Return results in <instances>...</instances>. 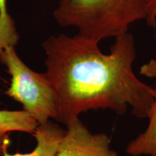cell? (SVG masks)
<instances>
[{
	"label": "cell",
	"mask_w": 156,
	"mask_h": 156,
	"mask_svg": "<svg viewBox=\"0 0 156 156\" xmlns=\"http://www.w3.org/2000/svg\"><path fill=\"white\" fill-rule=\"evenodd\" d=\"M46 73L56 96V121L67 125L90 110H108L123 116L129 109L147 119L155 101L153 87L133 70L135 41L129 33L115 38L110 53L99 42L76 34L51 36L42 44Z\"/></svg>",
	"instance_id": "obj_1"
},
{
	"label": "cell",
	"mask_w": 156,
	"mask_h": 156,
	"mask_svg": "<svg viewBox=\"0 0 156 156\" xmlns=\"http://www.w3.org/2000/svg\"><path fill=\"white\" fill-rule=\"evenodd\" d=\"M151 0H59L53 16L62 27L98 42L128 33L132 24L146 20Z\"/></svg>",
	"instance_id": "obj_2"
},
{
	"label": "cell",
	"mask_w": 156,
	"mask_h": 156,
	"mask_svg": "<svg viewBox=\"0 0 156 156\" xmlns=\"http://www.w3.org/2000/svg\"><path fill=\"white\" fill-rule=\"evenodd\" d=\"M0 62L7 68L11 83L5 94L20 103L38 124H44L57 114L55 91L46 73L29 68L17 55L15 46H9L0 51Z\"/></svg>",
	"instance_id": "obj_3"
},
{
	"label": "cell",
	"mask_w": 156,
	"mask_h": 156,
	"mask_svg": "<svg viewBox=\"0 0 156 156\" xmlns=\"http://www.w3.org/2000/svg\"><path fill=\"white\" fill-rule=\"evenodd\" d=\"M54 156H119L104 133H92L80 119L67 124Z\"/></svg>",
	"instance_id": "obj_4"
},
{
	"label": "cell",
	"mask_w": 156,
	"mask_h": 156,
	"mask_svg": "<svg viewBox=\"0 0 156 156\" xmlns=\"http://www.w3.org/2000/svg\"><path fill=\"white\" fill-rule=\"evenodd\" d=\"M65 132L66 129L48 120L37 126L34 133L37 145L31 153L12 155L6 151L4 156H54Z\"/></svg>",
	"instance_id": "obj_5"
},
{
	"label": "cell",
	"mask_w": 156,
	"mask_h": 156,
	"mask_svg": "<svg viewBox=\"0 0 156 156\" xmlns=\"http://www.w3.org/2000/svg\"><path fill=\"white\" fill-rule=\"evenodd\" d=\"M145 131L128 143L126 153L131 156H156V95L147 116Z\"/></svg>",
	"instance_id": "obj_6"
},
{
	"label": "cell",
	"mask_w": 156,
	"mask_h": 156,
	"mask_svg": "<svg viewBox=\"0 0 156 156\" xmlns=\"http://www.w3.org/2000/svg\"><path fill=\"white\" fill-rule=\"evenodd\" d=\"M38 126L37 121L24 110H0V134L19 131L34 134Z\"/></svg>",
	"instance_id": "obj_7"
},
{
	"label": "cell",
	"mask_w": 156,
	"mask_h": 156,
	"mask_svg": "<svg viewBox=\"0 0 156 156\" xmlns=\"http://www.w3.org/2000/svg\"><path fill=\"white\" fill-rule=\"evenodd\" d=\"M18 41L19 34L7 10V0H0V51L7 46H16Z\"/></svg>",
	"instance_id": "obj_8"
},
{
	"label": "cell",
	"mask_w": 156,
	"mask_h": 156,
	"mask_svg": "<svg viewBox=\"0 0 156 156\" xmlns=\"http://www.w3.org/2000/svg\"><path fill=\"white\" fill-rule=\"evenodd\" d=\"M140 74L144 77L151 78L155 80V95H156V58H151L150 61L143 64L140 69Z\"/></svg>",
	"instance_id": "obj_9"
},
{
	"label": "cell",
	"mask_w": 156,
	"mask_h": 156,
	"mask_svg": "<svg viewBox=\"0 0 156 156\" xmlns=\"http://www.w3.org/2000/svg\"><path fill=\"white\" fill-rule=\"evenodd\" d=\"M145 20L148 26L153 28H156V0H151L150 2Z\"/></svg>",
	"instance_id": "obj_10"
},
{
	"label": "cell",
	"mask_w": 156,
	"mask_h": 156,
	"mask_svg": "<svg viewBox=\"0 0 156 156\" xmlns=\"http://www.w3.org/2000/svg\"><path fill=\"white\" fill-rule=\"evenodd\" d=\"M10 142L8 133L0 134V156H4L5 152L7 151Z\"/></svg>",
	"instance_id": "obj_11"
}]
</instances>
